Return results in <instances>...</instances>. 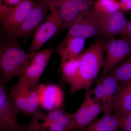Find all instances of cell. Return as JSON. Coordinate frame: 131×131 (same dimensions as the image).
Returning <instances> with one entry per match:
<instances>
[{
    "label": "cell",
    "instance_id": "6da1fadb",
    "mask_svg": "<svg viewBox=\"0 0 131 131\" xmlns=\"http://www.w3.org/2000/svg\"><path fill=\"white\" fill-rule=\"evenodd\" d=\"M105 53L104 41L98 40L82 54L79 71L70 84L69 91L72 94L77 91L90 89L102 70Z\"/></svg>",
    "mask_w": 131,
    "mask_h": 131
},
{
    "label": "cell",
    "instance_id": "7a4b0ae2",
    "mask_svg": "<svg viewBox=\"0 0 131 131\" xmlns=\"http://www.w3.org/2000/svg\"><path fill=\"white\" fill-rule=\"evenodd\" d=\"M1 33V78L7 83L20 74L35 52L28 53L18 39Z\"/></svg>",
    "mask_w": 131,
    "mask_h": 131
},
{
    "label": "cell",
    "instance_id": "3957f363",
    "mask_svg": "<svg viewBox=\"0 0 131 131\" xmlns=\"http://www.w3.org/2000/svg\"><path fill=\"white\" fill-rule=\"evenodd\" d=\"M51 0H37L29 14L16 29L3 34L16 39L33 37L34 34L44 21L49 11Z\"/></svg>",
    "mask_w": 131,
    "mask_h": 131
},
{
    "label": "cell",
    "instance_id": "277c9868",
    "mask_svg": "<svg viewBox=\"0 0 131 131\" xmlns=\"http://www.w3.org/2000/svg\"><path fill=\"white\" fill-rule=\"evenodd\" d=\"M55 52V49H47L35 52L26 67L18 76L27 88L37 89L40 77Z\"/></svg>",
    "mask_w": 131,
    "mask_h": 131
},
{
    "label": "cell",
    "instance_id": "5b68a950",
    "mask_svg": "<svg viewBox=\"0 0 131 131\" xmlns=\"http://www.w3.org/2000/svg\"><path fill=\"white\" fill-rule=\"evenodd\" d=\"M96 0H53L61 21L58 33L68 29L78 18L93 8Z\"/></svg>",
    "mask_w": 131,
    "mask_h": 131
},
{
    "label": "cell",
    "instance_id": "8992f818",
    "mask_svg": "<svg viewBox=\"0 0 131 131\" xmlns=\"http://www.w3.org/2000/svg\"><path fill=\"white\" fill-rule=\"evenodd\" d=\"M104 41L105 56L101 76L110 73L131 53V41L127 39L110 38Z\"/></svg>",
    "mask_w": 131,
    "mask_h": 131
},
{
    "label": "cell",
    "instance_id": "52a82bcc",
    "mask_svg": "<svg viewBox=\"0 0 131 131\" xmlns=\"http://www.w3.org/2000/svg\"><path fill=\"white\" fill-rule=\"evenodd\" d=\"M49 12L50 13L34 34L32 41L27 50L29 54L40 51L46 42L59 31L61 21L53 0L51 2Z\"/></svg>",
    "mask_w": 131,
    "mask_h": 131
},
{
    "label": "cell",
    "instance_id": "ba28073f",
    "mask_svg": "<svg viewBox=\"0 0 131 131\" xmlns=\"http://www.w3.org/2000/svg\"><path fill=\"white\" fill-rule=\"evenodd\" d=\"M85 91L82 104L74 113V130H85L103 112L101 103L94 96L92 90Z\"/></svg>",
    "mask_w": 131,
    "mask_h": 131
},
{
    "label": "cell",
    "instance_id": "9c48e42d",
    "mask_svg": "<svg viewBox=\"0 0 131 131\" xmlns=\"http://www.w3.org/2000/svg\"><path fill=\"white\" fill-rule=\"evenodd\" d=\"M18 113L9 100L7 83L0 78V131H25L18 121Z\"/></svg>",
    "mask_w": 131,
    "mask_h": 131
},
{
    "label": "cell",
    "instance_id": "30bf717a",
    "mask_svg": "<svg viewBox=\"0 0 131 131\" xmlns=\"http://www.w3.org/2000/svg\"><path fill=\"white\" fill-rule=\"evenodd\" d=\"M116 78L110 73L96 81L92 92L102 106L103 115L112 114L114 102L119 84Z\"/></svg>",
    "mask_w": 131,
    "mask_h": 131
},
{
    "label": "cell",
    "instance_id": "8fae6325",
    "mask_svg": "<svg viewBox=\"0 0 131 131\" xmlns=\"http://www.w3.org/2000/svg\"><path fill=\"white\" fill-rule=\"evenodd\" d=\"M101 34L96 14L92 8L78 18L68 28L65 37H74L87 39Z\"/></svg>",
    "mask_w": 131,
    "mask_h": 131
},
{
    "label": "cell",
    "instance_id": "7c38bea8",
    "mask_svg": "<svg viewBox=\"0 0 131 131\" xmlns=\"http://www.w3.org/2000/svg\"><path fill=\"white\" fill-rule=\"evenodd\" d=\"M96 14L101 34L106 38H114L115 35L119 34L128 21L123 12L120 11L109 14Z\"/></svg>",
    "mask_w": 131,
    "mask_h": 131
},
{
    "label": "cell",
    "instance_id": "4fadbf2b",
    "mask_svg": "<svg viewBox=\"0 0 131 131\" xmlns=\"http://www.w3.org/2000/svg\"><path fill=\"white\" fill-rule=\"evenodd\" d=\"M34 0H21L10 12L1 19V32L13 30L20 25L29 14L34 5Z\"/></svg>",
    "mask_w": 131,
    "mask_h": 131
},
{
    "label": "cell",
    "instance_id": "5bb4252c",
    "mask_svg": "<svg viewBox=\"0 0 131 131\" xmlns=\"http://www.w3.org/2000/svg\"><path fill=\"white\" fill-rule=\"evenodd\" d=\"M37 91L40 105L45 110L51 111L61 107L64 96L59 87L54 85H39Z\"/></svg>",
    "mask_w": 131,
    "mask_h": 131
},
{
    "label": "cell",
    "instance_id": "9a60e30c",
    "mask_svg": "<svg viewBox=\"0 0 131 131\" xmlns=\"http://www.w3.org/2000/svg\"><path fill=\"white\" fill-rule=\"evenodd\" d=\"M131 112V81L119 82L114 102L113 113L120 117Z\"/></svg>",
    "mask_w": 131,
    "mask_h": 131
},
{
    "label": "cell",
    "instance_id": "2e32d148",
    "mask_svg": "<svg viewBox=\"0 0 131 131\" xmlns=\"http://www.w3.org/2000/svg\"><path fill=\"white\" fill-rule=\"evenodd\" d=\"M85 42L86 39L81 38L64 37L56 49L61 61L81 56Z\"/></svg>",
    "mask_w": 131,
    "mask_h": 131
},
{
    "label": "cell",
    "instance_id": "e0dca14e",
    "mask_svg": "<svg viewBox=\"0 0 131 131\" xmlns=\"http://www.w3.org/2000/svg\"><path fill=\"white\" fill-rule=\"evenodd\" d=\"M27 88L22 81L18 80L12 86L8 93L9 101L19 113L27 116Z\"/></svg>",
    "mask_w": 131,
    "mask_h": 131
},
{
    "label": "cell",
    "instance_id": "ac0fdd59",
    "mask_svg": "<svg viewBox=\"0 0 131 131\" xmlns=\"http://www.w3.org/2000/svg\"><path fill=\"white\" fill-rule=\"evenodd\" d=\"M82 55L61 61L60 69L63 82L70 85L76 77L80 68Z\"/></svg>",
    "mask_w": 131,
    "mask_h": 131
},
{
    "label": "cell",
    "instance_id": "d6986e66",
    "mask_svg": "<svg viewBox=\"0 0 131 131\" xmlns=\"http://www.w3.org/2000/svg\"><path fill=\"white\" fill-rule=\"evenodd\" d=\"M120 116L116 114L103 115L94 121L84 131H115L119 129Z\"/></svg>",
    "mask_w": 131,
    "mask_h": 131
},
{
    "label": "cell",
    "instance_id": "ffe728a7",
    "mask_svg": "<svg viewBox=\"0 0 131 131\" xmlns=\"http://www.w3.org/2000/svg\"><path fill=\"white\" fill-rule=\"evenodd\" d=\"M109 73L116 78L119 82L131 81V53Z\"/></svg>",
    "mask_w": 131,
    "mask_h": 131
},
{
    "label": "cell",
    "instance_id": "44dd1931",
    "mask_svg": "<svg viewBox=\"0 0 131 131\" xmlns=\"http://www.w3.org/2000/svg\"><path fill=\"white\" fill-rule=\"evenodd\" d=\"M93 8L97 14L113 13L120 11L119 2L118 0H96Z\"/></svg>",
    "mask_w": 131,
    "mask_h": 131
},
{
    "label": "cell",
    "instance_id": "7402d4cb",
    "mask_svg": "<svg viewBox=\"0 0 131 131\" xmlns=\"http://www.w3.org/2000/svg\"><path fill=\"white\" fill-rule=\"evenodd\" d=\"M37 89L27 88V117H32L41 112L39 109L40 103Z\"/></svg>",
    "mask_w": 131,
    "mask_h": 131
},
{
    "label": "cell",
    "instance_id": "603a6c76",
    "mask_svg": "<svg viewBox=\"0 0 131 131\" xmlns=\"http://www.w3.org/2000/svg\"><path fill=\"white\" fill-rule=\"evenodd\" d=\"M68 113L64 108L61 107L50 111L46 114L41 112L39 114V117L41 119L57 123Z\"/></svg>",
    "mask_w": 131,
    "mask_h": 131
},
{
    "label": "cell",
    "instance_id": "cb8c5ba5",
    "mask_svg": "<svg viewBox=\"0 0 131 131\" xmlns=\"http://www.w3.org/2000/svg\"><path fill=\"white\" fill-rule=\"evenodd\" d=\"M21 0H0V17L2 18Z\"/></svg>",
    "mask_w": 131,
    "mask_h": 131
},
{
    "label": "cell",
    "instance_id": "d4e9b609",
    "mask_svg": "<svg viewBox=\"0 0 131 131\" xmlns=\"http://www.w3.org/2000/svg\"><path fill=\"white\" fill-rule=\"evenodd\" d=\"M119 129L121 131H131V112L120 117Z\"/></svg>",
    "mask_w": 131,
    "mask_h": 131
},
{
    "label": "cell",
    "instance_id": "484cf974",
    "mask_svg": "<svg viewBox=\"0 0 131 131\" xmlns=\"http://www.w3.org/2000/svg\"><path fill=\"white\" fill-rule=\"evenodd\" d=\"M120 11L123 12L131 11V0H119Z\"/></svg>",
    "mask_w": 131,
    "mask_h": 131
},
{
    "label": "cell",
    "instance_id": "4316f807",
    "mask_svg": "<svg viewBox=\"0 0 131 131\" xmlns=\"http://www.w3.org/2000/svg\"><path fill=\"white\" fill-rule=\"evenodd\" d=\"M119 34L122 38L127 39L131 38V19L128 21L126 26Z\"/></svg>",
    "mask_w": 131,
    "mask_h": 131
},
{
    "label": "cell",
    "instance_id": "83f0119b",
    "mask_svg": "<svg viewBox=\"0 0 131 131\" xmlns=\"http://www.w3.org/2000/svg\"><path fill=\"white\" fill-rule=\"evenodd\" d=\"M24 126L25 131H50L44 129H37V128H33V127H29L26 125L24 124Z\"/></svg>",
    "mask_w": 131,
    "mask_h": 131
},
{
    "label": "cell",
    "instance_id": "f1b7e54d",
    "mask_svg": "<svg viewBox=\"0 0 131 131\" xmlns=\"http://www.w3.org/2000/svg\"><path fill=\"white\" fill-rule=\"evenodd\" d=\"M115 131H121V130H120L119 129H118V130H117Z\"/></svg>",
    "mask_w": 131,
    "mask_h": 131
},
{
    "label": "cell",
    "instance_id": "f546056e",
    "mask_svg": "<svg viewBox=\"0 0 131 131\" xmlns=\"http://www.w3.org/2000/svg\"><path fill=\"white\" fill-rule=\"evenodd\" d=\"M129 39V40H130V41H131V39Z\"/></svg>",
    "mask_w": 131,
    "mask_h": 131
}]
</instances>
